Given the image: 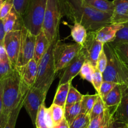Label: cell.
I'll list each match as a JSON object with an SVG mask.
<instances>
[{"label": "cell", "instance_id": "obj_1", "mask_svg": "<svg viewBox=\"0 0 128 128\" xmlns=\"http://www.w3.org/2000/svg\"><path fill=\"white\" fill-rule=\"evenodd\" d=\"M64 15L73 22L83 25L88 31H96L111 24L112 14L102 12L85 4L63 1Z\"/></svg>", "mask_w": 128, "mask_h": 128}, {"label": "cell", "instance_id": "obj_2", "mask_svg": "<svg viewBox=\"0 0 128 128\" xmlns=\"http://www.w3.org/2000/svg\"><path fill=\"white\" fill-rule=\"evenodd\" d=\"M3 95L2 112L10 114L21 101L30 87L22 81L20 73L15 68L13 72L2 80Z\"/></svg>", "mask_w": 128, "mask_h": 128}, {"label": "cell", "instance_id": "obj_3", "mask_svg": "<svg viewBox=\"0 0 128 128\" xmlns=\"http://www.w3.org/2000/svg\"><path fill=\"white\" fill-rule=\"evenodd\" d=\"M108 63L102 72L103 81H110L128 88V66L110 42L104 44Z\"/></svg>", "mask_w": 128, "mask_h": 128}, {"label": "cell", "instance_id": "obj_4", "mask_svg": "<svg viewBox=\"0 0 128 128\" xmlns=\"http://www.w3.org/2000/svg\"><path fill=\"white\" fill-rule=\"evenodd\" d=\"M59 40L60 32H58L53 40L50 42L47 51L38 62L37 78L33 86L40 89L46 94L54 80L57 73L55 68L54 49Z\"/></svg>", "mask_w": 128, "mask_h": 128}, {"label": "cell", "instance_id": "obj_5", "mask_svg": "<svg viewBox=\"0 0 128 128\" xmlns=\"http://www.w3.org/2000/svg\"><path fill=\"white\" fill-rule=\"evenodd\" d=\"M48 0H29L26 11L21 17L23 26L37 36L42 30Z\"/></svg>", "mask_w": 128, "mask_h": 128}, {"label": "cell", "instance_id": "obj_6", "mask_svg": "<svg viewBox=\"0 0 128 128\" xmlns=\"http://www.w3.org/2000/svg\"><path fill=\"white\" fill-rule=\"evenodd\" d=\"M63 15L62 0H48L42 30L50 42L60 32V21Z\"/></svg>", "mask_w": 128, "mask_h": 128}, {"label": "cell", "instance_id": "obj_7", "mask_svg": "<svg viewBox=\"0 0 128 128\" xmlns=\"http://www.w3.org/2000/svg\"><path fill=\"white\" fill-rule=\"evenodd\" d=\"M82 46L79 44L63 43L59 40L54 49L55 68L56 72L64 69L80 52Z\"/></svg>", "mask_w": 128, "mask_h": 128}, {"label": "cell", "instance_id": "obj_8", "mask_svg": "<svg viewBox=\"0 0 128 128\" xmlns=\"http://www.w3.org/2000/svg\"><path fill=\"white\" fill-rule=\"evenodd\" d=\"M36 36L31 33L26 28H21V43L16 67L22 66L34 58Z\"/></svg>", "mask_w": 128, "mask_h": 128}, {"label": "cell", "instance_id": "obj_9", "mask_svg": "<svg viewBox=\"0 0 128 128\" xmlns=\"http://www.w3.org/2000/svg\"><path fill=\"white\" fill-rule=\"evenodd\" d=\"M47 94L40 89L34 86L30 87L24 100L23 106L31 118L32 123L35 126L38 113L40 106L44 103Z\"/></svg>", "mask_w": 128, "mask_h": 128}, {"label": "cell", "instance_id": "obj_10", "mask_svg": "<svg viewBox=\"0 0 128 128\" xmlns=\"http://www.w3.org/2000/svg\"><path fill=\"white\" fill-rule=\"evenodd\" d=\"M103 48L104 44L96 38V31H88L87 38L81 48L86 57V61L96 68L98 60Z\"/></svg>", "mask_w": 128, "mask_h": 128}, {"label": "cell", "instance_id": "obj_11", "mask_svg": "<svg viewBox=\"0 0 128 128\" xmlns=\"http://www.w3.org/2000/svg\"><path fill=\"white\" fill-rule=\"evenodd\" d=\"M21 30H15L6 33L4 47L12 66L16 68L21 43Z\"/></svg>", "mask_w": 128, "mask_h": 128}, {"label": "cell", "instance_id": "obj_12", "mask_svg": "<svg viewBox=\"0 0 128 128\" xmlns=\"http://www.w3.org/2000/svg\"><path fill=\"white\" fill-rule=\"evenodd\" d=\"M86 61V57L82 49L77 56L64 68L59 82V85L71 82L74 77L80 74L82 65Z\"/></svg>", "mask_w": 128, "mask_h": 128}, {"label": "cell", "instance_id": "obj_13", "mask_svg": "<svg viewBox=\"0 0 128 128\" xmlns=\"http://www.w3.org/2000/svg\"><path fill=\"white\" fill-rule=\"evenodd\" d=\"M38 66V63L33 58L24 66L16 67L22 81L29 87H32L34 84L37 78Z\"/></svg>", "mask_w": 128, "mask_h": 128}, {"label": "cell", "instance_id": "obj_14", "mask_svg": "<svg viewBox=\"0 0 128 128\" xmlns=\"http://www.w3.org/2000/svg\"><path fill=\"white\" fill-rule=\"evenodd\" d=\"M123 27L122 24L111 23L96 31V38L103 44L114 41L118 32Z\"/></svg>", "mask_w": 128, "mask_h": 128}, {"label": "cell", "instance_id": "obj_15", "mask_svg": "<svg viewBox=\"0 0 128 128\" xmlns=\"http://www.w3.org/2000/svg\"><path fill=\"white\" fill-rule=\"evenodd\" d=\"M114 10L111 23L123 24L128 22V0H113Z\"/></svg>", "mask_w": 128, "mask_h": 128}, {"label": "cell", "instance_id": "obj_16", "mask_svg": "<svg viewBox=\"0 0 128 128\" xmlns=\"http://www.w3.org/2000/svg\"><path fill=\"white\" fill-rule=\"evenodd\" d=\"M124 88V86L116 84V86L103 100L106 108L110 110L112 113L114 112L117 106L121 102L122 96V90Z\"/></svg>", "mask_w": 128, "mask_h": 128}, {"label": "cell", "instance_id": "obj_17", "mask_svg": "<svg viewBox=\"0 0 128 128\" xmlns=\"http://www.w3.org/2000/svg\"><path fill=\"white\" fill-rule=\"evenodd\" d=\"M113 116L118 121L128 124V88L124 87L122 90V100L113 112Z\"/></svg>", "mask_w": 128, "mask_h": 128}, {"label": "cell", "instance_id": "obj_18", "mask_svg": "<svg viewBox=\"0 0 128 128\" xmlns=\"http://www.w3.org/2000/svg\"><path fill=\"white\" fill-rule=\"evenodd\" d=\"M50 44V42L48 39L47 38L43 31L41 30L40 33L36 36L35 42L34 59L38 63L46 52Z\"/></svg>", "mask_w": 128, "mask_h": 128}, {"label": "cell", "instance_id": "obj_19", "mask_svg": "<svg viewBox=\"0 0 128 128\" xmlns=\"http://www.w3.org/2000/svg\"><path fill=\"white\" fill-rule=\"evenodd\" d=\"M21 16L16 12L14 8L10 13L2 20L6 33L15 30H21L22 24H19V18Z\"/></svg>", "mask_w": 128, "mask_h": 128}, {"label": "cell", "instance_id": "obj_20", "mask_svg": "<svg viewBox=\"0 0 128 128\" xmlns=\"http://www.w3.org/2000/svg\"><path fill=\"white\" fill-rule=\"evenodd\" d=\"M83 3L98 11L112 14L114 10L113 2L108 0H83Z\"/></svg>", "mask_w": 128, "mask_h": 128}, {"label": "cell", "instance_id": "obj_21", "mask_svg": "<svg viewBox=\"0 0 128 128\" xmlns=\"http://www.w3.org/2000/svg\"><path fill=\"white\" fill-rule=\"evenodd\" d=\"M71 35L75 42L82 46L87 38L88 31L81 23L74 22L71 27Z\"/></svg>", "mask_w": 128, "mask_h": 128}, {"label": "cell", "instance_id": "obj_22", "mask_svg": "<svg viewBox=\"0 0 128 128\" xmlns=\"http://www.w3.org/2000/svg\"><path fill=\"white\" fill-rule=\"evenodd\" d=\"M71 84V81L58 85L56 94H55L53 101H52V103L62 106L64 108L68 94Z\"/></svg>", "mask_w": 128, "mask_h": 128}, {"label": "cell", "instance_id": "obj_23", "mask_svg": "<svg viewBox=\"0 0 128 128\" xmlns=\"http://www.w3.org/2000/svg\"><path fill=\"white\" fill-rule=\"evenodd\" d=\"M98 96V93L92 95H83L81 101V112L90 115L92 108H93Z\"/></svg>", "mask_w": 128, "mask_h": 128}, {"label": "cell", "instance_id": "obj_24", "mask_svg": "<svg viewBox=\"0 0 128 128\" xmlns=\"http://www.w3.org/2000/svg\"><path fill=\"white\" fill-rule=\"evenodd\" d=\"M26 93H27V92H26ZM26 94H25L24 96H23V98L21 99V101L20 102L19 104L14 109H13V110L11 111V112L10 113L8 120L7 122H6V125H5L4 128H15L16 121H17L19 114H20V111H21L22 107H23L24 100Z\"/></svg>", "mask_w": 128, "mask_h": 128}, {"label": "cell", "instance_id": "obj_25", "mask_svg": "<svg viewBox=\"0 0 128 128\" xmlns=\"http://www.w3.org/2000/svg\"><path fill=\"white\" fill-rule=\"evenodd\" d=\"M81 112V101L64 108V117L69 124Z\"/></svg>", "mask_w": 128, "mask_h": 128}, {"label": "cell", "instance_id": "obj_26", "mask_svg": "<svg viewBox=\"0 0 128 128\" xmlns=\"http://www.w3.org/2000/svg\"><path fill=\"white\" fill-rule=\"evenodd\" d=\"M83 95L78 91L74 86L71 84L69 90L68 94L67 99H66V104H65V108L69 107L76 102H80L82 98Z\"/></svg>", "mask_w": 128, "mask_h": 128}, {"label": "cell", "instance_id": "obj_27", "mask_svg": "<svg viewBox=\"0 0 128 128\" xmlns=\"http://www.w3.org/2000/svg\"><path fill=\"white\" fill-rule=\"evenodd\" d=\"M90 120V114L81 112L70 124V128H86L88 126Z\"/></svg>", "mask_w": 128, "mask_h": 128}, {"label": "cell", "instance_id": "obj_28", "mask_svg": "<svg viewBox=\"0 0 128 128\" xmlns=\"http://www.w3.org/2000/svg\"><path fill=\"white\" fill-rule=\"evenodd\" d=\"M95 69L96 68L92 66L89 61H86L82 65L79 74L80 75L81 78L86 80L91 83L92 76L95 71Z\"/></svg>", "mask_w": 128, "mask_h": 128}, {"label": "cell", "instance_id": "obj_29", "mask_svg": "<svg viewBox=\"0 0 128 128\" xmlns=\"http://www.w3.org/2000/svg\"><path fill=\"white\" fill-rule=\"evenodd\" d=\"M15 68L12 66L9 58L4 60H0V81L10 76Z\"/></svg>", "mask_w": 128, "mask_h": 128}, {"label": "cell", "instance_id": "obj_30", "mask_svg": "<svg viewBox=\"0 0 128 128\" xmlns=\"http://www.w3.org/2000/svg\"><path fill=\"white\" fill-rule=\"evenodd\" d=\"M54 125L60 123L64 118V108L56 104L52 103L50 107Z\"/></svg>", "mask_w": 128, "mask_h": 128}, {"label": "cell", "instance_id": "obj_31", "mask_svg": "<svg viewBox=\"0 0 128 128\" xmlns=\"http://www.w3.org/2000/svg\"><path fill=\"white\" fill-rule=\"evenodd\" d=\"M122 24L123 27L118 32L114 41L110 42L112 46L123 42H128V22Z\"/></svg>", "mask_w": 128, "mask_h": 128}, {"label": "cell", "instance_id": "obj_32", "mask_svg": "<svg viewBox=\"0 0 128 128\" xmlns=\"http://www.w3.org/2000/svg\"><path fill=\"white\" fill-rule=\"evenodd\" d=\"M105 109H106V107H105L104 102L102 99L99 95L98 98L92 108V111L90 113V119L94 118L103 113L104 112Z\"/></svg>", "mask_w": 128, "mask_h": 128}, {"label": "cell", "instance_id": "obj_33", "mask_svg": "<svg viewBox=\"0 0 128 128\" xmlns=\"http://www.w3.org/2000/svg\"><path fill=\"white\" fill-rule=\"evenodd\" d=\"M44 104V102L42 103L39 110L35 124L36 128H49L45 119V111L46 108Z\"/></svg>", "mask_w": 128, "mask_h": 128}, {"label": "cell", "instance_id": "obj_34", "mask_svg": "<svg viewBox=\"0 0 128 128\" xmlns=\"http://www.w3.org/2000/svg\"><path fill=\"white\" fill-rule=\"evenodd\" d=\"M116 84H117L114 83V82H110V81H103L101 87H100V91L98 92L99 95L102 99V100L111 92V90L116 86Z\"/></svg>", "mask_w": 128, "mask_h": 128}, {"label": "cell", "instance_id": "obj_35", "mask_svg": "<svg viewBox=\"0 0 128 128\" xmlns=\"http://www.w3.org/2000/svg\"><path fill=\"white\" fill-rule=\"evenodd\" d=\"M113 46L116 49L124 62L128 66V42L120 43Z\"/></svg>", "mask_w": 128, "mask_h": 128}, {"label": "cell", "instance_id": "obj_36", "mask_svg": "<svg viewBox=\"0 0 128 128\" xmlns=\"http://www.w3.org/2000/svg\"><path fill=\"white\" fill-rule=\"evenodd\" d=\"M103 82V77H102V73L100 72L96 68L95 71L93 74L92 78V82L91 84H92L93 87L98 93L100 91V87Z\"/></svg>", "mask_w": 128, "mask_h": 128}, {"label": "cell", "instance_id": "obj_37", "mask_svg": "<svg viewBox=\"0 0 128 128\" xmlns=\"http://www.w3.org/2000/svg\"><path fill=\"white\" fill-rule=\"evenodd\" d=\"M29 0H13L14 9L21 17L26 11Z\"/></svg>", "mask_w": 128, "mask_h": 128}, {"label": "cell", "instance_id": "obj_38", "mask_svg": "<svg viewBox=\"0 0 128 128\" xmlns=\"http://www.w3.org/2000/svg\"><path fill=\"white\" fill-rule=\"evenodd\" d=\"M14 7L13 0H4L0 11V20H3Z\"/></svg>", "mask_w": 128, "mask_h": 128}, {"label": "cell", "instance_id": "obj_39", "mask_svg": "<svg viewBox=\"0 0 128 128\" xmlns=\"http://www.w3.org/2000/svg\"><path fill=\"white\" fill-rule=\"evenodd\" d=\"M108 63V59L107 56H106V52H105L104 50L102 51L101 53L100 54V56L98 58L97 62V66H96V68L99 70L101 72H103L104 71L105 69H106V66H107Z\"/></svg>", "mask_w": 128, "mask_h": 128}, {"label": "cell", "instance_id": "obj_40", "mask_svg": "<svg viewBox=\"0 0 128 128\" xmlns=\"http://www.w3.org/2000/svg\"><path fill=\"white\" fill-rule=\"evenodd\" d=\"M104 112L94 118L91 119L87 128H100L103 121Z\"/></svg>", "mask_w": 128, "mask_h": 128}, {"label": "cell", "instance_id": "obj_41", "mask_svg": "<svg viewBox=\"0 0 128 128\" xmlns=\"http://www.w3.org/2000/svg\"><path fill=\"white\" fill-rule=\"evenodd\" d=\"M112 115V113L110 111V110L108 108L105 109L104 112L103 121L100 128H110Z\"/></svg>", "mask_w": 128, "mask_h": 128}, {"label": "cell", "instance_id": "obj_42", "mask_svg": "<svg viewBox=\"0 0 128 128\" xmlns=\"http://www.w3.org/2000/svg\"><path fill=\"white\" fill-rule=\"evenodd\" d=\"M127 128V124L122 122L121 121H118L115 119L113 116L112 113V117H111V122H110V128Z\"/></svg>", "mask_w": 128, "mask_h": 128}, {"label": "cell", "instance_id": "obj_43", "mask_svg": "<svg viewBox=\"0 0 128 128\" xmlns=\"http://www.w3.org/2000/svg\"><path fill=\"white\" fill-rule=\"evenodd\" d=\"M45 119H46V123H47L48 126L49 128H52L54 126L53 120H52V115H51V112L50 108H46L45 111Z\"/></svg>", "mask_w": 128, "mask_h": 128}, {"label": "cell", "instance_id": "obj_44", "mask_svg": "<svg viewBox=\"0 0 128 128\" xmlns=\"http://www.w3.org/2000/svg\"><path fill=\"white\" fill-rule=\"evenodd\" d=\"M6 32L4 28L3 21L0 20V46H4V40Z\"/></svg>", "mask_w": 128, "mask_h": 128}, {"label": "cell", "instance_id": "obj_45", "mask_svg": "<svg viewBox=\"0 0 128 128\" xmlns=\"http://www.w3.org/2000/svg\"><path fill=\"white\" fill-rule=\"evenodd\" d=\"M9 115L10 114H7L4 112H2V114L0 115V128H4L5 125L8 120Z\"/></svg>", "mask_w": 128, "mask_h": 128}, {"label": "cell", "instance_id": "obj_46", "mask_svg": "<svg viewBox=\"0 0 128 128\" xmlns=\"http://www.w3.org/2000/svg\"><path fill=\"white\" fill-rule=\"evenodd\" d=\"M52 128H70V124L64 118L60 123L54 125Z\"/></svg>", "mask_w": 128, "mask_h": 128}, {"label": "cell", "instance_id": "obj_47", "mask_svg": "<svg viewBox=\"0 0 128 128\" xmlns=\"http://www.w3.org/2000/svg\"><path fill=\"white\" fill-rule=\"evenodd\" d=\"M3 110V95H2V81H0V115Z\"/></svg>", "mask_w": 128, "mask_h": 128}, {"label": "cell", "instance_id": "obj_48", "mask_svg": "<svg viewBox=\"0 0 128 128\" xmlns=\"http://www.w3.org/2000/svg\"><path fill=\"white\" fill-rule=\"evenodd\" d=\"M8 58L6 50L4 46H0V60H4Z\"/></svg>", "mask_w": 128, "mask_h": 128}, {"label": "cell", "instance_id": "obj_49", "mask_svg": "<svg viewBox=\"0 0 128 128\" xmlns=\"http://www.w3.org/2000/svg\"><path fill=\"white\" fill-rule=\"evenodd\" d=\"M62 1H69V2H76V3L81 4L83 3V0H62Z\"/></svg>", "mask_w": 128, "mask_h": 128}, {"label": "cell", "instance_id": "obj_50", "mask_svg": "<svg viewBox=\"0 0 128 128\" xmlns=\"http://www.w3.org/2000/svg\"><path fill=\"white\" fill-rule=\"evenodd\" d=\"M4 0H0V11H1V8H2V6L4 3Z\"/></svg>", "mask_w": 128, "mask_h": 128}, {"label": "cell", "instance_id": "obj_51", "mask_svg": "<svg viewBox=\"0 0 128 128\" xmlns=\"http://www.w3.org/2000/svg\"><path fill=\"white\" fill-rule=\"evenodd\" d=\"M128 128V124H127V128Z\"/></svg>", "mask_w": 128, "mask_h": 128}, {"label": "cell", "instance_id": "obj_52", "mask_svg": "<svg viewBox=\"0 0 128 128\" xmlns=\"http://www.w3.org/2000/svg\"></svg>", "mask_w": 128, "mask_h": 128}]
</instances>
